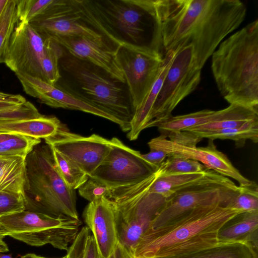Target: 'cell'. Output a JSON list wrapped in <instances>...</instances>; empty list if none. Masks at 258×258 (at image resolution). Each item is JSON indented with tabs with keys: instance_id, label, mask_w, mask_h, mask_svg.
I'll return each mask as SVG.
<instances>
[{
	"instance_id": "cell-1",
	"label": "cell",
	"mask_w": 258,
	"mask_h": 258,
	"mask_svg": "<svg viewBox=\"0 0 258 258\" xmlns=\"http://www.w3.org/2000/svg\"><path fill=\"white\" fill-rule=\"evenodd\" d=\"M161 27L164 54L190 45L202 69L220 43L246 14L239 0H152Z\"/></svg>"
},
{
	"instance_id": "cell-2",
	"label": "cell",
	"mask_w": 258,
	"mask_h": 258,
	"mask_svg": "<svg viewBox=\"0 0 258 258\" xmlns=\"http://www.w3.org/2000/svg\"><path fill=\"white\" fill-rule=\"evenodd\" d=\"M244 212L220 203L196 207L148 231L135 253L138 258H170L188 254L218 243L220 228Z\"/></svg>"
},
{
	"instance_id": "cell-3",
	"label": "cell",
	"mask_w": 258,
	"mask_h": 258,
	"mask_svg": "<svg viewBox=\"0 0 258 258\" xmlns=\"http://www.w3.org/2000/svg\"><path fill=\"white\" fill-rule=\"evenodd\" d=\"M211 56L223 98L230 105L258 111V20L223 40Z\"/></svg>"
},
{
	"instance_id": "cell-4",
	"label": "cell",
	"mask_w": 258,
	"mask_h": 258,
	"mask_svg": "<svg viewBox=\"0 0 258 258\" xmlns=\"http://www.w3.org/2000/svg\"><path fill=\"white\" fill-rule=\"evenodd\" d=\"M58 69L59 78L54 85L116 118L122 124V131L130 130L135 109L125 82L63 49Z\"/></svg>"
},
{
	"instance_id": "cell-5",
	"label": "cell",
	"mask_w": 258,
	"mask_h": 258,
	"mask_svg": "<svg viewBox=\"0 0 258 258\" xmlns=\"http://www.w3.org/2000/svg\"><path fill=\"white\" fill-rule=\"evenodd\" d=\"M159 175L158 169L137 182L110 187L106 198L113 205L118 244L111 258H133L141 240L149 231L166 199L149 189Z\"/></svg>"
},
{
	"instance_id": "cell-6",
	"label": "cell",
	"mask_w": 258,
	"mask_h": 258,
	"mask_svg": "<svg viewBox=\"0 0 258 258\" xmlns=\"http://www.w3.org/2000/svg\"><path fill=\"white\" fill-rule=\"evenodd\" d=\"M25 210L79 219L75 190L59 174L51 147L38 145L25 159Z\"/></svg>"
},
{
	"instance_id": "cell-7",
	"label": "cell",
	"mask_w": 258,
	"mask_h": 258,
	"mask_svg": "<svg viewBox=\"0 0 258 258\" xmlns=\"http://www.w3.org/2000/svg\"><path fill=\"white\" fill-rule=\"evenodd\" d=\"M109 33L122 44L164 56L159 20L152 0H90Z\"/></svg>"
},
{
	"instance_id": "cell-8",
	"label": "cell",
	"mask_w": 258,
	"mask_h": 258,
	"mask_svg": "<svg viewBox=\"0 0 258 258\" xmlns=\"http://www.w3.org/2000/svg\"><path fill=\"white\" fill-rule=\"evenodd\" d=\"M29 24L44 40L79 36L115 52L122 44L107 30L90 0H53Z\"/></svg>"
},
{
	"instance_id": "cell-9",
	"label": "cell",
	"mask_w": 258,
	"mask_h": 258,
	"mask_svg": "<svg viewBox=\"0 0 258 258\" xmlns=\"http://www.w3.org/2000/svg\"><path fill=\"white\" fill-rule=\"evenodd\" d=\"M82 224L79 219L26 210L0 217V230L5 236L33 246L50 244L67 251Z\"/></svg>"
},
{
	"instance_id": "cell-10",
	"label": "cell",
	"mask_w": 258,
	"mask_h": 258,
	"mask_svg": "<svg viewBox=\"0 0 258 258\" xmlns=\"http://www.w3.org/2000/svg\"><path fill=\"white\" fill-rule=\"evenodd\" d=\"M238 189V186L228 177L209 169L203 178L166 199L149 231L161 227L198 207L220 203L229 207Z\"/></svg>"
},
{
	"instance_id": "cell-11",
	"label": "cell",
	"mask_w": 258,
	"mask_h": 258,
	"mask_svg": "<svg viewBox=\"0 0 258 258\" xmlns=\"http://www.w3.org/2000/svg\"><path fill=\"white\" fill-rule=\"evenodd\" d=\"M153 107L147 128L156 126L171 115L176 106L198 86L202 70L198 66L192 46L176 48Z\"/></svg>"
},
{
	"instance_id": "cell-12",
	"label": "cell",
	"mask_w": 258,
	"mask_h": 258,
	"mask_svg": "<svg viewBox=\"0 0 258 258\" xmlns=\"http://www.w3.org/2000/svg\"><path fill=\"white\" fill-rule=\"evenodd\" d=\"M202 139L187 131L160 135L151 139L148 145L150 150H159L168 155L192 159L199 162L208 169L237 181L240 186L249 184L251 180L243 176L231 163L227 156L219 151L213 140L209 139L206 147L197 144Z\"/></svg>"
},
{
	"instance_id": "cell-13",
	"label": "cell",
	"mask_w": 258,
	"mask_h": 258,
	"mask_svg": "<svg viewBox=\"0 0 258 258\" xmlns=\"http://www.w3.org/2000/svg\"><path fill=\"white\" fill-rule=\"evenodd\" d=\"M135 111L155 82L164 56L149 49L123 43L116 52Z\"/></svg>"
},
{
	"instance_id": "cell-14",
	"label": "cell",
	"mask_w": 258,
	"mask_h": 258,
	"mask_svg": "<svg viewBox=\"0 0 258 258\" xmlns=\"http://www.w3.org/2000/svg\"><path fill=\"white\" fill-rule=\"evenodd\" d=\"M105 158L89 176L100 180L110 187L137 182L154 173L155 170L138 151L113 137Z\"/></svg>"
},
{
	"instance_id": "cell-15",
	"label": "cell",
	"mask_w": 258,
	"mask_h": 258,
	"mask_svg": "<svg viewBox=\"0 0 258 258\" xmlns=\"http://www.w3.org/2000/svg\"><path fill=\"white\" fill-rule=\"evenodd\" d=\"M44 139L46 144L77 165L89 176L100 165L110 149V140L99 135L83 136L60 123L55 133Z\"/></svg>"
},
{
	"instance_id": "cell-16",
	"label": "cell",
	"mask_w": 258,
	"mask_h": 258,
	"mask_svg": "<svg viewBox=\"0 0 258 258\" xmlns=\"http://www.w3.org/2000/svg\"><path fill=\"white\" fill-rule=\"evenodd\" d=\"M44 40L30 25L19 22L13 31L4 63L15 74H24L46 82L42 70Z\"/></svg>"
},
{
	"instance_id": "cell-17",
	"label": "cell",
	"mask_w": 258,
	"mask_h": 258,
	"mask_svg": "<svg viewBox=\"0 0 258 258\" xmlns=\"http://www.w3.org/2000/svg\"><path fill=\"white\" fill-rule=\"evenodd\" d=\"M25 92L50 107L82 111L109 120L123 130L121 122L107 112L40 79L24 74H16Z\"/></svg>"
},
{
	"instance_id": "cell-18",
	"label": "cell",
	"mask_w": 258,
	"mask_h": 258,
	"mask_svg": "<svg viewBox=\"0 0 258 258\" xmlns=\"http://www.w3.org/2000/svg\"><path fill=\"white\" fill-rule=\"evenodd\" d=\"M83 216L101 258H111L118 244L115 214L111 201L102 197L89 202Z\"/></svg>"
},
{
	"instance_id": "cell-19",
	"label": "cell",
	"mask_w": 258,
	"mask_h": 258,
	"mask_svg": "<svg viewBox=\"0 0 258 258\" xmlns=\"http://www.w3.org/2000/svg\"><path fill=\"white\" fill-rule=\"evenodd\" d=\"M50 39L58 43L68 53L88 61L102 68L118 80L125 82L115 52L79 36H56Z\"/></svg>"
},
{
	"instance_id": "cell-20",
	"label": "cell",
	"mask_w": 258,
	"mask_h": 258,
	"mask_svg": "<svg viewBox=\"0 0 258 258\" xmlns=\"http://www.w3.org/2000/svg\"><path fill=\"white\" fill-rule=\"evenodd\" d=\"M243 107L229 105L227 107L217 111L204 109L184 115H171L159 123L156 126L160 135L184 130L207 122L224 119L241 112Z\"/></svg>"
},
{
	"instance_id": "cell-21",
	"label": "cell",
	"mask_w": 258,
	"mask_h": 258,
	"mask_svg": "<svg viewBox=\"0 0 258 258\" xmlns=\"http://www.w3.org/2000/svg\"><path fill=\"white\" fill-rule=\"evenodd\" d=\"M175 52L176 50H171L164 54L162 66L155 82L141 104L136 109L131 122L130 130L127 133V137L130 141L137 140L141 132L147 128L153 106Z\"/></svg>"
},
{
	"instance_id": "cell-22",
	"label": "cell",
	"mask_w": 258,
	"mask_h": 258,
	"mask_svg": "<svg viewBox=\"0 0 258 258\" xmlns=\"http://www.w3.org/2000/svg\"><path fill=\"white\" fill-rule=\"evenodd\" d=\"M258 211L241 213L225 223L218 232V242H244L257 249Z\"/></svg>"
},
{
	"instance_id": "cell-23",
	"label": "cell",
	"mask_w": 258,
	"mask_h": 258,
	"mask_svg": "<svg viewBox=\"0 0 258 258\" xmlns=\"http://www.w3.org/2000/svg\"><path fill=\"white\" fill-rule=\"evenodd\" d=\"M60 123L56 117L45 115L31 119L0 120V133L45 139L55 133Z\"/></svg>"
},
{
	"instance_id": "cell-24",
	"label": "cell",
	"mask_w": 258,
	"mask_h": 258,
	"mask_svg": "<svg viewBox=\"0 0 258 258\" xmlns=\"http://www.w3.org/2000/svg\"><path fill=\"white\" fill-rule=\"evenodd\" d=\"M25 182V159L18 156H0V191L24 196Z\"/></svg>"
},
{
	"instance_id": "cell-25",
	"label": "cell",
	"mask_w": 258,
	"mask_h": 258,
	"mask_svg": "<svg viewBox=\"0 0 258 258\" xmlns=\"http://www.w3.org/2000/svg\"><path fill=\"white\" fill-rule=\"evenodd\" d=\"M170 258H257V250L244 242H218L188 254Z\"/></svg>"
},
{
	"instance_id": "cell-26",
	"label": "cell",
	"mask_w": 258,
	"mask_h": 258,
	"mask_svg": "<svg viewBox=\"0 0 258 258\" xmlns=\"http://www.w3.org/2000/svg\"><path fill=\"white\" fill-rule=\"evenodd\" d=\"M191 133V132H190ZM201 139L231 140L237 147H243L247 140L258 142V120L247 123L237 128H228L191 133Z\"/></svg>"
},
{
	"instance_id": "cell-27",
	"label": "cell",
	"mask_w": 258,
	"mask_h": 258,
	"mask_svg": "<svg viewBox=\"0 0 258 258\" xmlns=\"http://www.w3.org/2000/svg\"><path fill=\"white\" fill-rule=\"evenodd\" d=\"M208 170L207 169L204 172L194 173L165 175H161L159 173L149 191L166 199L179 189L203 178Z\"/></svg>"
},
{
	"instance_id": "cell-28",
	"label": "cell",
	"mask_w": 258,
	"mask_h": 258,
	"mask_svg": "<svg viewBox=\"0 0 258 258\" xmlns=\"http://www.w3.org/2000/svg\"><path fill=\"white\" fill-rule=\"evenodd\" d=\"M41 140L20 134H0V156H18L26 159Z\"/></svg>"
},
{
	"instance_id": "cell-29",
	"label": "cell",
	"mask_w": 258,
	"mask_h": 258,
	"mask_svg": "<svg viewBox=\"0 0 258 258\" xmlns=\"http://www.w3.org/2000/svg\"><path fill=\"white\" fill-rule=\"evenodd\" d=\"M51 148L56 167L60 177L70 188L73 190L78 189L89 176L73 162L54 148Z\"/></svg>"
},
{
	"instance_id": "cell-30",
	"label": "cell",
	"mask_w": 258,
	"mask_h": 258,
	"mask_svg": "<svg viewBox=\"0 0 258 258\" xmlns=\"http://www.w3.org/2000/svg\"><path fill=\"white\" fill-rule=\"evenodd\" d=\"M18 21L17 0H9L0 19V63H4L9 44Z\"/></svg>"
},
{
	"instance_id": "cell-31",
	"label": "cell",
	"mask_w": 258,
	"mask_h": 258,
	"mask_svg": "<svg viewBox=\"0 0 258 258\" xmlns=\"http://www.w3.org/2000/svg\"><path fill=\"white\" fill-rule=\"evenodd\" d=\"M44 54L42 70L46 82L55 85L59 78L58 61L62 53V49L51 39H44Z\"/></svg>"
},
{
	"instance_id": "cell-32",
	"label": "cell",
	"mask_w": 258,
	"mask_h": 258,
	"mask_svg": "<svg viewBox=\"0 0 258 258\" xmlns=\"http://www.w3.org/2000/svg\"><path fill=\"white\" fill-rule=\"evenodd\" d=\"M207 168L198 161L168 155L158 168L160 175L194 173L204 172Z\"/></svg>"
},
{
	"instance_id": "cell-33",
	"label": "cell",
	"mask_w": 258,
	"mask_h": 258,
	"mask_svg": "<svg viewBox=\"0 0 258 258\" xmlns=\"http://www.w3.org/2000/svg\"><path fill=\"white\" fill-rule=\"evenodd\" d=\"M256 120H258V111L248 110L235 116L200 124L187 128L183 131L192 133L212 130L237 128Z\"/></svg>"
},
{
	"instance_id": "cell-34",
	"label": "cell",
	"mask_w": 258,
	"mask_h": 258,
	"mask_svg": "<svg viewBox=\"0 0 258 258\" xmlns=\"http://www.w3.org/2000/svg\"><path fill=\"white\" fill-rule=\"evenodd\" d=\"M239 189L229 207L243 212L258 211V186L253 181Z\"/></svg>"
},
{
	"instance_id": "cell-35",
	"label": "cell",
	"mask_w": 258,
	"mask_h": 258,
	"mask_svg": "<svg viewBox=\"0 0 258 258\" xmlns=\"http://www.w3.org/2000/svg\"><path fill=\"white\" fill-rule=\"evenodd\" d=\"M53 0H17V14L19 22L29 23L41 14Z\"/></svg>"
},
{
	"instance_id": "cell-36",
	"label": "cell",
	"mask_w": 258,
	"mask_h": 258,
	"mask_svg": "<svg viewBox=\"0 0 258 258\" xmlns=\"http://www.w3.org/2000/svg\"><path fill=\"white\" fill-rule=\"evenodd\" d=\"M110 187L102 181L90 177L88 180L78 188L80 195L91 202L102 197H106Z\"/></svg>"
},
{
	"instance_id": "cell-37",
	"label": "cell",
	"mask_w": 258,
	"mask_h": 258,
	"mask_svg": "<svg viewBox=\"0 0 258 258\" xmlns=\"http://www.w3.org/2000/svg\"><path fill=\"white\" fill-rule=\"evenodd\" d=\"M25 210L24 196L21 194L0 191V217Z\"/></svg>"
},
{
	"instance_id": "cell-38",
	"label": "cell",
	"mask_w": 258,
	"mask_h": 258,
	"mask_svg": "<svg viewBox=\"0 0 258 258\" xmlns=\"http://www.w3.org/2000/svg\"><path fill=\"white\" fill-rule=\"evenodd\" d=\"M42 116L37 108L28 101L15 109L0 111V120H26Z\"/></svg>"
},
{
	"instance_id": "cell-39",
	"label": "cell",
	"mask_w": 258,
	"mask_h": 258,
	"mask_svg": "<svg viewBox=\"0 0 258 258\" xmlns=\"http://www.w3.org/2000/svg\"><path fill=\"white\" fill-rule=\"evenodd\" d=\"M90 231L87 226L81 228L76 238L69 246L67 258H84V252Z\"/></svg>"
},
{
	"instance_id": "cell-40",
	"label": "cell",
	"mask_w": 258,
	"mask_h": 258,
	"mask_svg": "<svg viewBox=\"0 0 258 258\" xmlns=\"http://www.w3.org/2000/svg\"><path fill=\"white\" fill-rule=\"evenodd\" d=\"M142 156L155 170H157L165 160L168 155L163 151L151 149L149 153L142 154Z\"/></svg>"
},
{
	"instance_id": "cell-41",
	"label": "cell",
	"mask_w": 258,
	"mask_h": 258,
	"mask_svg": "<svg viewBox=\"0 0 258 258\" xmlns=\"http://www.w3.org/2000/svg\"><path fill=\"white\" fill-rule=\"evenodd\" d=\"M84 258H101L92 234H90L88 238Z\"/></svg>"
},
{
	"instance_id": "cell-42",
	"label": "cell",
	"mask_w": 258,
	"mask_h": 258,
	"mask_svg": "<svg viewBox=\"0 0 258 258\" xmlns=\"http://www.w3.org/2000/svg\"><path fill=\"white\" fill-rule=\"evenodd\" d=\"M26 101L25 98L20 94L7 93L0 91V101L14 102L21 105Z\"/></svg>"
},
{
	"instance_id": "cell-43",
	"label": "cell",
	"mask_w": 258,
	"mask_h": 258,
	"mask_svg": "<svg viewBox=\"0 0 258 258\" xmlns=\"http://www.w3.org/2000/svg\"><path fill=\"white\" fill-rule=\"evenodd\" d=\"M20 105L14 102L0 101V111L15 109Z\"/></svg>"
},
{
	"instance_id": "cell-44",
	"label": "cell",
	"mask_w": 258,
	"mask_h": 258,
	"mask_svg": "<svg viewBox=\"0 0 258 258\" xmlns=\"http://www.w3.org/2000/svg\"><path fill=\"white\" fill-rule=\"evenodd\" d=\"M5 237L0 230V253L6 252L9 251L8 246L4 241Z\"/></svg>"
},
{
	"instance_id": "cell-45",
	"label": "cell",
	"mask_w": 258,
	"mask_h": 258,
	"mask_svg": "<svg viewBox=\"0 0 258 258\" xmlns=\"http://www.w3.org/2000/svg\"><path fill=\"white\" fill-rule=\"evenodd\" d=\"M20 258H49L37 255L33 253H27L24 255L21 256ZM59 258H67L66 256H64Z\"/></svg>"
},
{
	"instance_id": "cell-46",
	"label": "cell",
	"mask_w": 258,
	"mask_h": 258,
	"mask_svg": "<svg viewBox=\"0 0 258 258\" xmlns=\"http://www.w3.org/2000/svg\"><path fill=\"white\" fill-rule=\"evenodd\" d=\"M9 0H0V19Z\"/></svg>"
},
{
	"instance_id": "cell-47",
	"label": "cell",
	"mask_w": 258,
	"mask_h": 258,
	"mask_svg": "<svg viewBox=\"0 0 258 258\" xmlns=\"http://www.w3.org/2000/svg\"><path fill=\"white\" fill-rule=\"evenodd\" d=\"M0 258H13L12 254H3L0 253Z\"/></svg>"
},
{
	"instance_id": "cell-48",
	"label": "cell",
	"mask_w": 258,
	"mask_h": 258,
	"mask_svg": "<svg viewBox=\"0 0 258 258\" xmlns=\"http://www.w3.org/2000/svg\"><path fill=\"white\" fill-rule=\"evenodd\" d=\"M133 258H138V257H133Z\"/></svg>"
},
{
	"instance_id": "cell-49",
	"label": "cell",
	"mask_w": 258,
	"mask_h": 258,
	"mask_svg": "<svg viewBox=\"0 0 258 258\" xmlns=\"http://www.w3.org/2000/svg\"><path fill=\"white\" fill-rule=\"evenodd\" d=\"M1 134V133H0Z\"/></svg>"
}]
</instances>
